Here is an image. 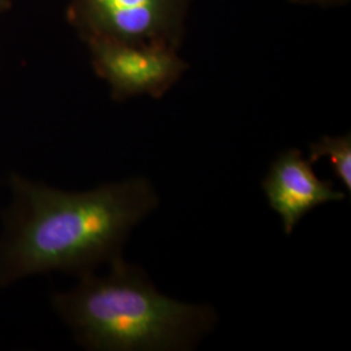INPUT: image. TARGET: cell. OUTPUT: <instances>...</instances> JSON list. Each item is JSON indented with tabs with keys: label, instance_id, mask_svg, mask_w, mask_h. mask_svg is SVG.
Returning <instances> with one entry per match:
<instances>
[{
	"label": "cell",
	"instance_id": "obj_6",
	"mask_svg": "<svg viewBox=\"0 0 351 351\" xmlns=\"http://www.w3.org/2000/svg\"><path fill=\"white\" fill-rule=\"evenodd\" d=\"M322 158H329L333 167L335 175L339 177L343 186L351 191V134H343L339 137H322L313 142L310 146L311 163Z\"/></svg>",
	"mask_w": 351,
	"mask_h": 351
},
{
	"label": "cell",
	"instance_id": "obj_2",
	"mask_svg": "<svg viewBox=\"0 0 351 351\" xmlns=\"http://www.w3.org/2000/svg\"><path fill=\"white\" fill-rule=\"evenodd\" d=\"M108 264L107 276L90 272L80 276L75 288L52 295V308L84 349L190 350L213 330V307L164 295L123 255Z\"/></svg>",
	"mask_w": 351,
	"mask_h": 351
},
{
	"label": "cell",
	"instance_id": "obj_7",
	"mask_svg": "<svg viewBox=\"0 0 351 351\" xmlns=\"http://www.w3.org/2000/svg\"><path fill=\"white\" fill-rule=\"evenodd\" d=\"M291 3H300V4H316L322 7H333V5H341L348 3L349 0H289Z\"/></svg>",
	"mask_w": 351,
	"mask_h": 351
},
{
	"label": "cell",
	"instance_id": "obj_3",
	"mask_svg": "<svg viewBox=\"0 0 351 351\" xmlns=\"http://www.w3.org/2000/svg\"><path fill=\"white\" fill-rule=\"evenodd\" d=\"M190 0H69L68 23L84 42L165 45L178 50Z\"/></svg>",
	"mask_w": 351,
	"mask_h": 351
},
{
	"label": "cell",
	"instance_id": "obj_5",
	"mask_svg": "<svg viewBox=\"0 0 351 351\" xmlns=\"http://www.w3.org/2000/svg\"><path fill=\"white\" fill-rule=\"evenodd\" d=\"M264 194L271 208L278 213L285 234L298 226L315 207L345 199V193L336 190L332 181L319 178L313 163L298 149L281 152L264 177Z\"/></svg>",
	"mask_w": 351,
	"mask_h": 351
},
{
	"label": "cell",
	"instance_id": "obj_1",
	"mask_svg": "<svg viewBox=\"0 0 351 351\" xmlns=\"http://www.w3.org/2000/svg\"><path fill=\"white\" fill-rule=\"evenodd\" d=\"M8 186L11 201L0 232V288L52 272L78 277L95 272L121 255L132 229L159 204L143 177L65 191L12 173Z\"/></svg>",
	"mask_w": 351,
	"mask_h": 351
},
{
	"label": "cell",
	"instance_id": "obj_8",
	"mask_svg": "<svg viewBox=\"0 0 351 351\" xmlns=\"http://www.w3.org/2000/svg\"><path fill=\"white\" fill-rule=\"evenodd\" d=\"M12 8V0H0V14L10 11Z\"/></svg>",
	"mask_w": 351,
	"mask_h": 351
},
{
	"label": "cell",
	"instance_id": "obj_4",
	"mask_svg": "<svg viewBox=\"0 0 351 351\" xmlns=\"http://www.w3.org/2000/svg\"><path fill=\"white\" fill-rule=\"evenodd\" d=\"M85 43L95 75L110 85L116 101L141 95L160 99L189 68L177 49L165 45H130L107 39Z\"/></svg>",
	"mask_w": 351,
	"mask_h": 351
}]
</instances>
